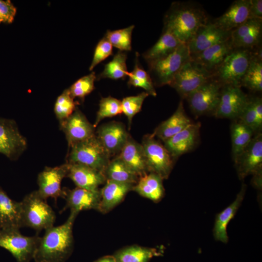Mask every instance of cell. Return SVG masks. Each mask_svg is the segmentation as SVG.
<instances>
[{"label": "cell", "mask_w": 262, "mask_h": 262, "mask_svg": "<svg viewBox=\"0 0 262 262\" xmlns=\"http://www.w3.org/2000/svg\"><path fill=\"white\" fill-rule=\"evenodd\" d=\"M117 156L139 177L148 173L143 146L131 136Z\"/></svg>", "instance_id": "4316f807"}, {"label": "cell", "mask_w": 262, "mask_h": 262, "mask_svg": "<svg viewBox=\"0 0 262 262\" xmlns=\"http://www.w3.org/2000/svg\"><path fill=\"white\" fill-rule=\"evenodd\" d=\"M65 209H70V212L78 214L84 210H98L101 197L100 189L90 190L76 187L72 190H65Z\"/></svg>", "instance_id": "44dd1931"}, {"label": "cell", "mask_w": 262, "mask_h": 262, "mask_svg": "<svg viewBox=\"0 0 262 262\" xmlns=\"http://www.w3.org/2000/svg\"><path fill=\"white\" fill-rule=\"evenodd\" d=\"M163 179L158 175L147 173L139 177L132 190L153 202H159L164 195Z\"/></svg>", "instance_id": "f1b7e54d"}, {"label": "cell", "mask_w": 262, "mask_h": 262, "mask_svg": "<svg viewBox=\"0 0 262 262\" xmlns=\"http://www.w3.org/2000/svg\"><path fill=\"white\" fill-rule=\"evenodd\" d=\"M78 214L70 212L61 225L45 230L36 249V262H63L71 252L73 245V226Z\"/></svg>", "instance_id": "7a4b0ae2"}, {"label": "cell", "mask_w": 262, "mask_h": 262, "mask_svg": "<svg viewBox=\"0 0 262 262\" xmlns=\"http://www.w3.org/2000/svg\"></svg>", "instance_id": "681fc988"}, {"label": "cell", "mask_w": 262, "mask_h": 262, "mask_svg": "<svg viewBox=\"0 0 262 262\" xmlns=\"http://www.w3.org/2000/svg\"><path fill=\"white\" fill-rule=\"evenodd\" d=\"M262 19H248L231 32L234 48L253 49L261 45Z\"/></svg>", "instance_id": "ffe728a7"}, {"label": "cell", "mask_w": 262, "mask_h": 262, "mask_svg": "<svg viewBox=\"0 0 262 262\" xmlns=\"http://www.w3.org/2000/svg\"><path fill=\"white\" fill-rule=\"evenodd\" d=\"M67 163L81 164L104 174L111 156L96 135L70 147Z\"/></svg>", "instance_id": "5b68a950"}, {"label": "cell", "mask_w": 262, "mask_h": 262, "mask_svg": "<svg viewBox=\"0 0 262 262\" xmlns=\"http://www.w3.org/2000/svg\"><path fill=\"white\" fill-rule=\"evenodd\" d=\"M143 146L148 173L158 175L163 180L167 179L174 167L175 161L160 141L152 134L145 135Z\"/></svg>", "instance_id": "52a82bcc"}, {"label": "cell", "mask_w": 262, "mask_h": 262, "mask_svg": "<svg viewBox=\"0 0 262 262\" xmlns=\"http://www.w3.org/2000/svg\"><path fill=\"white\" fill-rule=\"evenodd\" d=\"M255 134L252 130L240 120L230 126L232 155L235 161L250 143Z\"/></svg>", "instance_id": "836d02e7"}, {"label": "cell", "mask_w": 262, "mask_h": 262, "mask_svg": "<svg viewBox=\"0 0 262 262\" xmlns=\"http://www.w3.org/2000/svg\"><path fill=\"white\" fill-rule=\"evenodd\" d=\"M254 48H234L212 75V79L222 86L241 87L242 80L253 57Z\"/></svg>", "instance_id": "3957f363"}, {"label": "cell", "mask_w": 262, "mask_h": 262, "mask_svg": "<svg viewBox=\"0 0 262 262\" xmlns=\"http://www.w3.org/2000/svg\"><path fill=\"white\" fill-rule=\"evenodd\" d=\"M222 85L211 79L191 93L186 98L190 108L196 116L212 115L218 106Z\"/></svg>", "instance_id": "9c48e42d"}, {"label": "cell", "mask_w": 262, "mask_h": 262, "mask_svg": "<svg viewBox=\"0 0 262 262\" xmlns=\"http://www.w3.org/2000/svg\"><path fill=\"white\" fill-rule=\"evenodd\" d=\"M21 203L15 201L0 187V229H19L21 228Z\"/></svg>", "instance_id": "83f0119b"}, {"label": "cell", "mask_w": 262, "mask_h": 262, "mask_svg": "<svg viewBox=\"0 0 262 262\" xmlns=\"http://www.w3.org/2000/svg\"><path fill=\"white\" fill-rule=\"evenodd\" d=\"M238 119L250 128L255 134L260 132L262 127V98L249 97L246 107Z\"/></svg>", "instance_id": "d6a6232c"}, {"label": "cell", "mask_w": 262, "mask_h": 262, "mask_svg": "<svg viewBox=\"0 0 262 262\" xmlns=\"http://www.w3.org/2000/svg\"><path fill=\"white\" fill-rule=\"evenodd\" d=\"M27 146L26 139L15 121L0 117V153L14 160L25 151Z\"/></svg>", "instance_id": "4fadbf2b"}, {"label": "cell", "mask_w": 262, "mask_h": 262, "mask_svg": "<svg viewBox=\"0 0 262 262\" xmlns=\"http://www.w3.org/2000/svg\"></svg>", "instance_id": "c3c4849f"}, {"label": "cell", "mask_w": 262, "mask_h": 262, "mask_svg": "<svg viewBox=\"0 0 262 262\" xmlns=\"http://www.w3.org/2000/svg\"><path fill=\"white\" fill-rule=\"evenodd\" d=\"M200 124L193 122L181 131L164 142V145L176 161L181 155L190 152L198 144Z\"/></svg>", "instance_id": "e0dca14e"}, {"label": "cell", "mask_w": 262, "mask_h": 262, "mask_svg": "<svg viewBox=\"0 0 262 262\" xmlns=\"http://www.w3.org/2000/svg\"><path fill=\"white\" fill-rule=\"evenodd\" d=\"M104 174L106 180L134 185L137 183L139 178L118 156L110 161Z\"/></svg>", "instance_id": "1f68e13d"}, {"label": "cell", "mask_w": 262, "mask_h": 262, "mask_svg": "<svg viewBox=\"0 0 262 262\" xmlns=\"http://www.w3.org/2000/svg\"><path fill=\"white\" fill-rule=\"evenodd\" d=\"M248 19H262V0H250Z\"/></svg>", "instance_id": "f6af8a7d"}, {"label": "cell", "mask_w": 262, "mask_h": 262, "mask_svg": "<svg viewBox=\"0 0 262 262\" xmlns=\"http://www.w3.org/2000/svg\"><path fill=\"white\" fill-rule=\"evenodd\" d=\"M134 25L114 31L107 30L105 34L113 47L122 51L131 50V36Z\"/></svg>", "instance_id": "74e56055"}, {"label": "cell", "mask_w": 262, "mask_h": 262, "mask_svg": "<svg viewBox=\"0 0 262 262\" xmlns=\"http://www.w3.org/2000/svg\"><path fill=\"white\" fill-rule=\"evenodd\" d=\"M67 163L54 167H46L38 175L37 190L44 198L51 197L55 200L59 197H65V190L61 188L63 179L66 177Z\"/></svg>", "instance_id": "5bb4252c"}, {"label": "cell", "mask_w": 262, "mask_h": 262, "mask_svg": "<svg viewBox=\"0 0 262 262\" xmlns=\"http://www.w3.org/2000/svg\"><path fill=\"white\" fill-rule=\"evenodd\" d=\"M122 113L121 101L111 96L102 98L99 104V109L93 125L96 128L104 118L111 117Z\"/></svg>", "instance_id": "f35d334b"}, {"label": "cell", "mask_w": 262, "mask_h": 262, "mask_svg": "<svg viewBox=\"0 0 262 262\" xmlns=\"http://www.w3.org/2000/svg\"><path fill=\"white\" fill-rule=\"evenodd\" d=\"M134 184L107 180L100 189V201L98 211L106 213L119 204L126 195L132 190Z\"/></svg>", "instance_id": "603a6c76"}, {"label": "cell", "mask_w": 262, "mask_h": 262, "mask_svg": "<svg viewBox=\"0 0 262 262\" xmlns=\"http://www.w3.org/2000/svg\"><path fill=\"white\" fill-rule=\"evenodd\" d=\"M244 86L254 92L262 90V55L261 45L254 48V54L241 82Z\"/></svg>", "instance_id": "4dcf8cb0"}, {"label": "cell", "mask_w": 262, "mask_h": 262, "mask_svg": "<svg viewBox=\"0 0 262 262\" xmlns=\"http://www.w3.org/2000/svg\"><path fill=\"white\" fill-rule=\"evenodd\" d=\"M212 79L211 76L201 69L190 59L181 67L169 85L176 90L182 98Z\"/></svg>", "instance_id": "30bf717a"}, {"label": "cell", "mask_w": 262, "mask_h": 262, "mask_svg": "<svg viewBox=\"0 0 262 262\" xmlns=\"http://www.w3.org/2000/svg\"><path fill=\"white\" fill-rule=\"evenodd\" d=\"M113 46L104 35L95 48L93 59L89 68V70H92L99 63L111 55L113 54Z\"/></svg>", "instance_id": "7bdbcfd3"}, {"label": "cell", "mask_w": 262, "mask_h": 262, "mask_svg": "<svg viewBox=\"0 0 262 262\" xmlns=\"http://www.w3.org/2000/svg\"><path fill=\"white\" fill-rule=\"evenodd\" d=\"M233 48L230 38L227 41L215 44L201 52L190 55V58L198 67L212 76Z\"/></svg>", "instance_id": "d6986e66"}, {"label": "cell", "mask_w": 262, "mask_h": 262, "mask_svg": "<svg viewBox=\"0 0 262 262\" xmlns=\"http://www.w3.org/2000/svg\"><path fill=\"white\" fill-rule=\"evenodd\" d=\"M240 180L262 172V134L259 132L234 161Z\"/></svg>", "instance_id": "7c38bea8"}, {"label": "cell", "mask_w": 262, "mask_h": 262, "mask_svg": "<svg viewBox=\"0 0 262 262\" xmlns=\"http://www.w3.org/2000/svg\"><path fill=\"white\" fill-rule=\"evenodd\" d=\"M193 122L186 115L182 101L174 114L162 122L153 134L163 142L186 128Z\"/></svg>", "instance_id": "484cf974"}, {"label": "cell", "mask_w": 262, "mask_h": 262, "mask_svg": "<svg viewBox=\"0 0 262 262\" xmlns=\"http://www.w3.org/2000/svg\"><path fill=\"white\" fill-rule=\"evenodd\" d=\"M157 255L155 248L134 245L119 250L114 257L117 262H147Z\"/></svg>", "instance_id": "8d00e7d4"}, {"label": "cell", "mask_w": 262, "mask_h": 262, "mask_svg": "<svg viewBox=\"0 0 262 262\" xmlns=\"http://www.w3.org/2000/svg\"><path fill=\"white\" fill-rule=\"evenodd\" d=\"M231 32L220 29L209 19L199 28L187 44L190 54L198 53L215 44L229 40Z\"/></svg>", "instance_id": "9a60e30c"}, {"label": "cell", "mask_w": 262, "mask_h": 262, "mask_svg": "<svg viewBox=\"0 0 262 262\" xmlns=\"http://www.w3.org/2000/svg\"><path fill=\"white\" fill-rule=\"evenodd\" d=\"M246 185L242 184L235 200L222 212L216 215L213 228V235L216 241L227 243L229 241L227 226L236 214L245 197Z\"/></svg>", "instance_id": "d4e9b609"}, {"label": "cell", "mask_w": 262, "mask_h": 262, "mask_svg": "<svg viewBox=\"0 0 262 262\" xmlns=\"http://www.w3.org/2000/svg\"><path fill=\"white\" fill-rule=\"evenodd\" d=\"M250 0L234 1L227 10L221 16L213 20L220 29L231 31L248 18Z\"/></svg>", "instance_id": "cb8c5ba5"}, {"label": "cell", "mask_w": 262, "mask_h": 262, "mask_svg": "<svg viewBox=\"0 0 262 262\" xmlns=\"http://www.w3.org/2000/svg\"><path fill=\"white\" fill-rule=\"evenodd\" d=\"M66 163V177L70 178L78 187L97 190L99 185L106 181L104 174L101 172L81 164Z\"/></svg>", "instance_id": "7402d4cb"}, {"label": "cell", "mask_w": 262, "mask_h": 262, "mask_svg": "<svg viewBox=\"0 0 262 262\" xmlns=\"http://www.w3.org/2000/svg\"><path fill=\"white\" fill-rule=\"evenodd\" d=\"M209 20L206 11L199 3L192 1H174L164 15L163 31L187 44L199 28Z\"/></svg>", "instance_id": "6da1fadb"}, {"label": "cell", "mask_w": 262, "mask_h": 262, "mask_svg": "<svg viewBox=\"0 0 262 262\" xmlns=\"http://www.w3.org/2000/svg\"><path fill=\"white\" fill-rule=\"evenodd\" d=\"M127 58L126 52L118 50L112 60L105 65L103 70L97 76V79H124L129 73L126 64Z\"/></svg>", "instance_id": "e575fe53"}, {"label": "cell", "mask_w": 262, "mask_h": 262, "mask_svg": "<svg viewBox=\"0 0 262 262\" xmlns=\"http://www.w3.org/2000/svg\"><path fill=\"white\" fill-rule=\"evenodd\" d=\"M16 9L10 0H0V23H12Z\"/></svg>", "instance_id": "ee69618b"}, {"label": "cell", "mask_w": 262, "mask_h": 262, "mask_svg": "<svg viewBox=\"0 0 262 262\" xmlns=\"http://www.w3.org/2000/svg\"><path fill=\"white\" fill-rule=\"evenodd\" d=\"M262 172L253 175L252 180L253 185L259 189L262 188Z\"/></svg>", "instance_id": "bcb514c9"}, {"label": "cell", "mask_w": 262, "mask_h": 262, "mask_svg": "<svg viewBox=\"0 0 262 262\" xmlns=\"http://www.w3.org/2000/svg\"><path fill=\"white\" fill-rule=\"evenodd\" d=\"M46 200L37 190L24 197L20 201L21 227H29L40 231L53 226L55 213Z\"/></svg>", "instance_id": "277c9868"}, {"label": "cell", "mask_w": 262, "mask_h": 262, "mask_svg": "<svg viewBox=\"0 0 262 262\" xmlns=\"http://www.w3.org/2000/svg\"><path fill=\"white\" fill-rule=\"evenodd\" d=\"M249 98L240 87L222 86L219 103L213 115L217 118H239Z\"/></svg>", "instance_id": "8fae6325"}, {"label": "cell", "mask_w": 262, "mask_h": 262, "mask_svg": "<svg viewBox=\"0 0 262 262\" xmlns=\"http://www.w3.org/2000/svg\"><path fill=\"white\" fill-rule=\"evenodd\" d=\"M96 262H117L114 257L106 256L101 258Z\"/></svg>", "instance_id": "7dc6e473"}, {"label": "cell", "mask_w": 262, "mask_h": 262, "mask_svg": "<svg viewBox=\"0 0 262 262\" xmlns=\"http://www.w3.org/2000/svg\"><path fill=\"white\" fill-rule=\"evenodd\" d=\"M76 103L68 89L65 90L57 98L54 112L60 122L68 117L76 110Z\"/></svg>", "instance_id": "ab89813d"}, {"label": "cell", "mask_w": 262, "mask_h": 262, "mask_svg": "<svg viewBox=\"0 0 262 262\" xmlns=\"http://www.w3.org/2000/svg\"><path fill=\"white\" fill-rule=\"evenodd\" d=\"M40 238L24 236L19 229H0V247L10 252L17 262H28L33 258Z\"/></svg>", "instance_id": "ba28073f"}, {"label": "cell", "mask_w": 262, "mask_h": 262, "mask_svg": "<svg viewBox=\"0 0 262 262\" xmlns=\"http://www.w3.org/2000/svg\"><path fill=\"white\" fill-rule=\"evenodd\" d=\"M190 59L187 44H181L168 56L148 64V73L154 86L169 85L177 73Z\"/></svg>", "instance_id": "8992f818"}, {"label": "cell", "mask_w": 262, "mask_h": 262, "mask_svg": "<svg viewBox=\"0 0 262 262\" xmlns=\"http://www.w3.org/2000/svg\"><path fill=\"white\" fill-rule=\"evenodd\" d=\"M139 56V53L136 52L134 68L129 72L128 76V84L131 86L141 88L149 95L155 97L157 94L153 81L149 73L140 66Z\"/></svg>", "instance_id": "d590c367"}, {"label": "cell", "mask_w": 262, "mask_h": 262, "mask_svg": "<svg viewBox=\"0 0 262 262\" xmlns=\"http://www.w3.org/2000/svg\"><path fill=\"white\" fill-rule=\"evenodd\" d=\"M96 79L97 76L94 72L79 79L68 89L71 96L74 98L83 99L94 90V82Z\"/></svg>", "instance_id": "b9f144b4"}, {"label": "cell", "mask_w": 262, "mask_h": 262, "mask_svg": "<svg viewBox=\"0 0 262 262\" xmlns=\"http://www.w3.org/2000/svg\"><path fill=\"white\" fill-rule=\"evenodd\" d=\"M96 135L111 157L119 154L130 136L124 125L115 121L101 125Z\"/></svg>", "instance_id": "ac0fdd59"}, {"label": "cell", "mask_w": 262, "mask_h": 262, "mask_svg": "<svg viewBox=\"0 0 262 262\" xmlns=\"http://www.w3.org/2000/svg\"><path fill=\"white\" fill-rule=\"evenodd\" d=\"M69 147L96 135L95 127L78 109L68 117L60 122Z\"/></svg>", "instance_id": "2e32d148"}, {"label": "cell", "mask_w": 262, "mask_h": 262, "mask_svg": "<svg viewBox=\"0 0 262 262\" xmlns=\"http://www.w3.org/2000/svg\"><path fill=\"white\" fill-rule=\"evenodd\" d=\"M182 43L169 32L163 31L156 43L142 54L147 64L162 59L174 52Z\"/></svg>", "instance_id": "f546056e"}, {"label": "cell", "mask_w": 262, "mask_h": 262, "mask_svg": "<svg viewBox=\"0 0 262 262\" xmlns=\"http://www.w3.org/2000/svg\"><path fill=\"white\" fill-rule=\"evenodd\" d=\"M148 96L144 91L136 96L127 97L121 101L122 113L127 117L129 129L133 117L141 111L144 101Z\"/></svg>", "instance_id": "60d3db41"}]
</instances>
